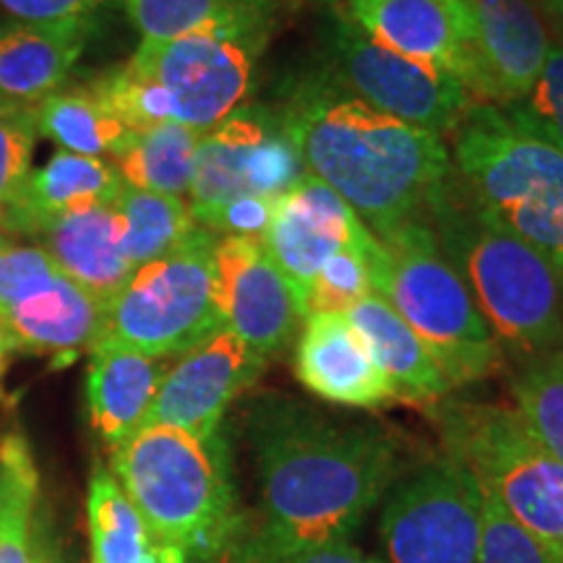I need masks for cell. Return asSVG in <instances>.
Masks as SVG:
<instances>
[{
  "mask_svg": "<svg viewBox=\"0 0 563 563\" xmlns=\"http://www.w3.org/2000/svg\"><path fill=\"white\" fill-rule=\"evenodd\" d=\"M60 277L42 245H0V319Z\"/></svg>",
  "mask_w": 563,
  "mask_h": 563,
  "instance_id": "d590c367",
  "label": "cell"
},
{
  "mask_svg": "<svg viewBox=\"0 0 563 563\" xmlns=\"http://www.w3.org/2000/svg\"><path fill=\"white\" fill-rule=\"evenodd\" d=\"M481 485L454 460L422 464L386 493V563H481Z\"/></svg>",
  "mask_w": 563,
  "mask_h": 563,
  "instance_id": "30bf717a",
  "label": "cell"
},
{
  "mask_svg": "<svg viewBox=\"0 0 563 563\" xmlns=\"http://www.w3.org/2000/svg\"><path fill=\"white\" fill-rule=\"evenodd\" d=\"M306 175L282 112L245 104L201 136L188 207L196 222L238 196L279 199Z\"/></svg>",
  "mask_w": 563,
  "mask_h": 563,
  "instance_id": "8fae6325",
  "label": "cell"
},
{
  "mask_svg": "<svg viewBox=\"0 0 563 563\" xmlns=\"http://www.w3.org/2000/svg\"><path fill=\"white\" fill-rule=\"evenodd\" d=\"M40 133L63 146V152L84 157H115L129 129L100 100L91 84L58 89L37 104Z\"/></svg>",
  "mask_w": 563,
  "mask_h": 563,
  "instance_id": "4316f807",
  "label": "cell"
},
{
  "mask_svg": "<svg viewBox=\"0 0 563 563\" xmlns=\"http://www.w3.org/2000/svg\"><path fill=\"white\" fill-rule=\"evenodd\" d=\"M371 238L373 232L350 203L308 173L292 191L277 199L262 243L290 282L300 308H306V298L321 266L344 249H361Z\"/></svg>",
  "mask_w": 563,
  "mask_h": 563,
  "instance_id": "9a60e30c",
  "label": "cell"
},
{
  "mask_svg": "<svg viewBox=\"0 0 563 563\" xmlns=\"http://www.w3.org/2000/svg\"><path fill=\"white\" fill-rule=\"evenodd\" d=\"M262 51L251 42L209 34L167 42L141 40L129 68L167 91L175 104V123L203 136L241 108Z\"/></svg>",
  "mask_w": 563,
  "mask_h": 563,
  "instance_id": "7c38bea8",
  "label": "cell"
},
{
  "mask_svg": "<svg viewBox=\"0 0 563 563\" xmlns=\"http://www.w3.org/2000/svg\"><path fill=\"white\" fill-rule=\"evenodd\" d=\"M481 563H561L517 519L483 493Z\"/></svg>",
  "mask_w": 563,
  "mask_h": 563,
  "instance_id": "e575fe53",
  "label": "cell"
},
{
  "mask_svg": "<svg viewBox=\"0 0 563 563\" xmlns=\"http://www.w3.org/2000/svg\"><path fill=\"white\" fill-rule=\"evenodd\" d=\"M344 316L363 336L371 357L391 384L397 402L435 405L449 397L452 384L435 365L431 352L382 295H365L352 302Z\"/></svg>",
  "mask_w": 563,
  "mask_h": 563,
  "instance_id": "cb8c5ba5",
  "label": "cell"
},
{
  "mask_svg": "<svg viewBox=\"0 0 563 563\" xmlns=\"http://www.w3.org/2000/svg\"><path fill=\"white\" fill-rule=\"evenodd\" d=\"M543 5L551 11V16L563 26V0H543Z\"/></svg>",
  "mask_w": 563,
  "mask_h": 563,
  "instance_id": "60d3db41",
  "label": "cell"
},
{
  "mask_svg": "<svg viewBox=\"0 0 563 563\" xmlns=\"http://www.w3.org/2000/svg\"><path fill=\"white\" fill-rule=\"evenodd\" d=\"M264 368V357L241 336L228 327L217 329L167 368L146 422L175 426L196 435L222 431L232 399L249 389Z\"/></svg>",
  "mask_w": 563,
  "mask_h": 563,
  "instance_id": "5bb4252c",
  "label": "cell"
},
{
  "mask_svg": "<svg viewBox=\"0 0 563 563\" xmlns=\"http://www.w3.org/2000/svg\"><path fill=\"white\" fill-rule=\"evenodd\" d=\"M110 473L136 506L154 545L207 559L238 540V493L222 431L196 435L146 422L112 449Z\"/></svg>",
  "mask_w": 563,
  "mask_h": 563,
  "instance_id": "277c9868",
  "label": "cell"
},
{
  "mask_svg": "<svg viewBox=\"0 0 563 563\" xmlns=\"http://www.w3.org/2000/svg\"><path fill=\"white\" fill-rule=\"evenodd\" d=\"M104 319V302L60 272L51 287L19 302L0 319L9 350L53 357L68 365L95 347Z\"/></svg>",
  "mask_w": 563,
  "mask_h": 563,
  "instance_id": "ffe728a7",
  "label": "cell"
},
{
  "mask_svg": "<svg viewBox=\"0 0 563 563\" xmlns=\"http://www.w3.org/2000/svg\"><path fill=\"white\" fill-rule=\"evenodd\" d=\"M282 5L279 0H125V13L150 42L209 34L264 47Z\"/></svg>",
  "mask_w": 563,
  "mask_h": 563,
  "instance_id": "d4e9b609",
  "label": "cell"
},
{
  "mask_svg": "<svg viewBox=\"0 0 563 563\" xmlns=\"http://www.w3.org/2000/svg\"><path fill=\"white\" fill-rule=\"evenodd\" d=\"M282 118L306 170L340 194L376 238L426 220L452 175L441 136L327 84L298 91Z\"/></svg>",
  "mask_w": 563,
  "mask_h": 563,
  "instance_id": "7a4b0ae2",
  "label": "cell"
},
{
  "mask_svg": "<svg viewBox=\"0 0 563 563\" xmlns=\"http://www.w3.org/2000/svg\"><path fill=\"white\" fill-rule=\"evenodd\" d=\"M91 563H144L152 538L144 519L110 470L97 467L89 481Z\"/></svg>",
  "mask_w": 563,
  "mask_h": 563,
  "instance_id": "f1b7e54d",
  "label": "cell"
},
{
  "mask_svg": "<svg viewBox=\"0 0 563 563\" xmlns=\"http://www.w3.org/2000/svg\"><path fill=\"white\" fill-rule=\"evenodd\" d=\"M449 460L563 563V464L514 412L488 402H435Z\"/></svg>",
  "mask_w": 563,
  "mask_h": 563,
  "instance_id": "52a82bcc",
  "label": "cell"
},
{
  "mask_svg": "<svg viewBox=\"0 0 563 563\" xmlns=\"http://www.w3.org/2000/svg\"><path fill=\"white\" fill-rule=\"evenodd\" d=\"M112 207L121 217L123 249L133 269L180 249L188 235L199 228L194 222L191 207L180 196L123 186Z\"/></svg>",
  "mask_w": 563,
  "mask_h": 563,
  "instance_id": "83f0119b",
  "label": "cell"
},
{
  "mask_svg": "<svg viewBox=\"0 0 563 563\" xmlns=\"http://www.w3.org/2000/svg\"><path fill=\"white\" fill-rule=\"evenodd\" d=\"M37 133V108L0 104V209L30 178Z\"/></svg>",
  "mask_w": 563,
  "mask_h": 563,
  "instance_id": "836d02e7",
  "label": "cell"
},
{
  "mask_svg": "<svg viewBox=\"0 0 563 563\" xmlns=\"http://www.w3.org/2000/svg\"><path fill=\"white\" fill-rule=\"evenodd\" d=\"M376 243V235L361 249H344L329 258L316 274L311 292L306 298V316L311 313H344L352 302L371 295L368 251ZM306 321V319H302Z\"/></svg>",
  "mask_w": 563,
  "mask_h": 563,
  "instance_id": "d6a6232c",
  "label": "cell"
},
{
  "mask_svg": "<svg viewBox=\"0 0 563 563\" xmlns=\"http://www.w3.org/2000/svg\"><path fill=\"white\" fill-rule=\"evenodd\" d=\"M40 475L24 435L0 439V563H32Z\"/></svg>",
  "mask_w": 563,
  "mask_h": 563,
  "instance_id": "f546056e",
  "label": "cell"
},
{
  "mask_svg": "<svg viewBox=\"0 0 563 563\" xmlns=\"http://www.w3.org/2000/svg\"><path fill=\"white\" fill-rule=\"evenodd\" d=\"M295 378L316 397L342 407L397 402L391 384L344 313H311L295 344Z\"/></svg>",
  "mask_w": 563,
  "mask_h": 563,
  "instance_id": "ac0fdd59",
  "label": "cell"
},
{
  "mask_svg": "<svg viewBox=\"0 0 563 563\" xmlns=\"http://www.w3.org/2000/svg\"><path fill=\"white\" fill-rule=\"evenodd\" d=\"M123 186L121 173L110 162L58 152L45 167L32 170L19 194L0 209V228L42 235L60 214L115 203Z\"/></svg>",
  "mask_w": 563,
  "mask_h": 563,
  "instance_id": "d6986e66",
  "label": "cell"
},
{
  "mask_svg": "<svg viewBox=\"0 0 563 563\" xmlns=\"http://www.w3.org/2000/svg\"><path fill=\"white\" fill-rule=\"evenodd\" d=\"M470 47L464 87L506 108L530 95L545 66L551 40L532 0H467Z\"/></svg>",
  "mask_w": 563,
  "mask_h": 563,
  "instance_id": "2e32d148",
  "label": "cell"
},
{
  "mask_svg": "<svg viewBox=\"0 0 563 563\" xmlns=\"http://www.w3.org/2000/svg\"><path fill=\"white\" fill-rule=\"evenodd\" d=\"M199 144L201 133L180 123L131 131L115 154V167L125 186L183 199L191 191Z\"/></svg>",
  "mask_w": 563,
  "mask_h": 563,
  "instance_id": "484cf974",
  "label": "cell"
},
{
  "mask_svg": "<svg viewBox=\"0 0 563 563\" xmlns=\"http://www.w3.org/2000/svg\"><path fill=\"white\" fill-rule=\"evenodd\" d=\"M165 373V357L141 355L115 344H95L89 350V420L110 452L150 418Z\"/></svg>",
  "mask_w": 563,
  "mask_h": 563,
  "instance_id": "7402d4cb",
  "label": "cell"
},
{
  "mask_svg": "<svg viewBox=\"0 0 563 563\" xmlns=\"http://www.w3.org/2000/svg\"><path fill=\"white\" fill-rule=\"evenodd\" d=\"M42 235V249L55 266L104 306L136 272L125 256L121 217L112 203L60 214Z\"/></svg>",
  "mask_w": 563,
  "mask_h": 563,
  "instance_id": "603a6c76",
  "label": "cell"
},
{
  "mask_svg": "<svg viewBox=\"0 0 563 563\" xmlns=\"http://www.w3.org/2000/svg\"><path fill=\"white\" fill-rule=\"evenodd\" d=\"M327 87L435 136L454 133L475 97L446 70L386 51L340 16L327 30Z\"/></svg>",
  "mask_w": 563,
  "mask_h": 563,
  "instance_id": "9c48e42d",
  "label": "cell"
},
{
  "mask_svg": "<svg viewBox=\"0 0 563 563\" xmlns=\"http://www.w3.org/2000/svg\"><path fill=\"white\" fill-rule=\"evenodd\" d=\"M279 3H334V0H279Z\"/></svg>",
  "mask_w": 563,
  "mask_h": 563,
  "instance_id": "7bdbcfd3",
  "label": "cell"
},
{
  "mask_svg": "<svg viewBox=\"0 0 563 563\" xmlns=\"http://www.w3.org/2000/svg\"><path fill=\"white\" fill-rule=\"evenodd\" d=\"M342 16L386 51L464 81L470 47L467 0H344Z\"/></svg>",
  "mask_w": 563,
  "mask_h": 563,
  "instance_id": "e0dca14e",
  "label": "cell"
},
{
  "mask_svg": "<svg viewBox=\"0 0 563 563\" xmlns=\"http://www.w3.org/2000/svg\"><path fill=\"white\" fill-rule=\"evenodd\" d=\"M514 412L563 464V350L530 357L511 382Z\"/></svg>",
  "mask_w": 563,
  "mask_h": 563,
  "instance_id": "4dcf8cb0",
  "label": "cell"
},
{
  "mask_svg": "<svg viewBox=\"0 0 563 563\" xmlns=\"http://www.w3.org/2000/svg\"><path fill=\"white\" fill-rule=\"evenodd\" d=\"M9 342H5V334H3V327H0V378H3V371H5V357H9Z\"/></svg>",
  "mask_w": 563,
  "mask_h": 563,
  "instance_id": "b9f144b4",
  "label": "cell"
},
{
  "mask_svg": "<svg viewBox=\"0 0 563 563\" xmlns=\"http://www.w3.org/2000/svg\"><path fill=\"white\" fill-rule=\"evenodd\" d=\"M217 241L214 232L196 228L180 249L139 266L104 306L95 344H115L170 361L222 329L214 300Z\"/></svg>",
  "mask_w": 563,
  "mask_h": 563,
  "instance_id": "ba28073f",
  "label": "cell"
},
{
  "mask_svg": "<svg viewBox=\"0 0 563 563\" xmlns=\"http://www.w3.org/2000/svg\"><path fill=\"white\" fill-rule=\"evenodd\" d=\"M501 110L519 131L563 154V45H551L530 95Z\"/></svg>",
  "mask_w": 563,
  "mask_h": 563,
  "instance_id": "1f68e13d",
  "label": "cell"
},
{
  "mask_svg": "<svg viewBox=\"0 0 563 563\" xmlns=\"http://www.w3.org/2000/svg\"><path fill=\"white\" fill-rule=\"evenodd\" d=\"M452 167L493 222L551 258L563 287V154L475 102L454 131Z\"/></svg>",
  "mask_w": 563,
  "mask_h": 563,
  "instance_id": "8992f818",
  "label": "cell"
},
{
  "mask_svg": "<svg viewBox=\"0 0 563 563\" xmlns=\"http://www.w3.org/2000/svg\"><path fill=\"white\" fill-rule=\"evenodd\" d=\"M89 16L0 26V104L37 108L68 79L87 47Z\"/></svg>",
  "mask_w": 563,
  "mask_h": 563,
  "instance_id": "44dd1931",
  "label": "cell"
},
{
  "mask_svg": "<svg viewBox=\"0 0 563 563\" xmlns=\"http://www.w3.org/2000/svg\"><path fill=\"white\" fill-rule=\"evenodd\" d=\"M426 222L501 350L527 361L553 352L563 336V287L551 258L493 222L464 191L454 167Z\"/></svg>",
  "mask_w": 563,
  "mask_h": 563,
  "instance_id": "3957f363",
  "label": "cell"
},
{
  "mask_svg": "<svg viewBox=\"0 0 563 563\" xmlns=\"http://www.w3.org/2000/svg\"><path fill=\"white\" fill-rule=\"evenodd\" d=\"M214 300L224 327L266 363L290 347L302 321L290 282L258 238L217 241Z\"/></svg>",
  "mask_w": 563,
  "mask_h": 563,
  "instance_id": "4fadbf2b",
  "label": "cell"
},
{
  "mask_svg": "<svg viewBox=\"0 0 563 563\" xmlns=\"http://www.w3.org/2000/svg\"><path fill=\"white\" fill-rule=\"evenodd\" d=\"M32 563H70L51 534L42 532V525H34Z\"/></svg>",
  "mask_w": 563,
  "mask_h": 563,
  "instance_id": "ab89813d",
  "label": "cell"
},
{
  "mask_svg": "<svg viewBox=\"0 0 563 563\" xmlns=\"http://www.w3.org/2000/svg\"><path fill=\"white\" fill-rule=\"evenodd\" d=\"M264 525L274 548L350 543L402 475V449L382 426L340 422L290 399L253 412Z\"/></svg>",
  "mask_w": 563,
  "mask_h": 563,
  "instance_id": "6da1fadb",
  "label": "cell"
},
{
  "mask_svg": "<svg viewBox=\"0 0 563 563\" xmlns=\"http://www.w3.org/2000/svg\"><path fill=\"white\" fill-rule=\"evenodd\" d=\"M277 199H264V196H238L222 207L211 209L196 220L203 230L214 232L222 238H258L269 228Z\"/></svg>",
  "mask_w": 563,
  "mask_h": 563,
  "instance_id": "74e56055",
  "label": "cell"
},
{
  "mask_svg": "<svg viewBox=\"0 0 563 563\" xmlns=\"http://www.w3.org/2000/svg\"><path fill=\"white\" fill-rule=\"evenodd\" d=\"M102 3L104 0H0V5L21 24H55V21L84 19Z\"/></svg>",
  "mask_w": 563,
  "mask_h": 563,
  "instance_id": "f35d334b",
  "label": "cell"
},
{
  "mask_svg": "<svg viewBox=\"0 0 563 563\" xmlns=\"http://www.w3.org/2000/svg\"><path fill=\"white\" fill-rule=\"evenodd\" d=\"M228 563H386L361 551L352 543H332L316 548H274L256 534L228 548Z\"/></svg>",
  "mask_w": 563,
  "mask_h": 563,
  "instance_id": "8d00e7d4",
  "label": "cell"
},
{
  "mask_svg": "<svg viewBox=\"0 0 563 563\" xmlns=\"http://www.w3.org/2000/svg\"><path fill=\"white\" fill-rule=\"evenodd\" d=\"M368 277L371 290L420 336L452 389L488 378L501 365V344L426 220L376 238Z\"/></svg>",
  "mask_w": 563,
  "mask_h": 563,
  "instance_id": "5b68a950",
  "label": "cell"
}]
</instances>
